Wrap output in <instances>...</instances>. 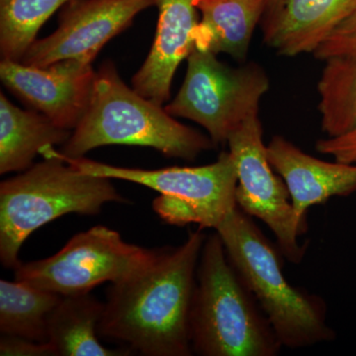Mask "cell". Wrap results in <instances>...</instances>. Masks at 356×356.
<instances>
[{
	"instance_id": "cell-1",
	"label": "cell",
	"mask_w": 356,
	"mask_h": 356,
	"mask_svg": "<svg viewBox=\"0 0 356 356\" xmlns=\"http://www.w3.org/2000/svg\"><path fill=\"white\" fill-rule=\"evenodd\" d=\"M207 236L191 232L177 248L161 250L149 266L112 283L98 336L145 356H191L189 316L199 259Z\"/></svg>"
},
{
	"instance_id": "cell-2",
	"label": "cell",
	"mask_w": 356,
	"mask_h": 356,
	"mask_svg": "<svg viewBox=\"0 0 356 356\" xmlns=\"http://www.w3.org/2000/svg\"><path fill=\"white\" fill-rule=\"evenodd\" d=\"M152 147L168 158L195 161L216 145L178 122L163 105L129 88L111 60L96 72L88 109L60 153L83 158L105 146Z\"/></svg>"
},
{
	"instance_id": "cell-3",
	"label": "cell",
	"mask_w": 356,
	"mask_h": 356,
	"mask_svg": "<svg viewBox=\"0 0 356 356\" xmlns=\"http://www.w3.org/2000/svg\"><path fill=\"white\" fill-rule=\"evenodd\" d=\"M189 327L192 350L201 356H275L282 348L217 232L199 259Z\"/></svg>"
},
{
	"instance_id": "cell-4",
	"label": "cell",
	"mask_w": 356,
	"mask_h": 356,
	"mask_svg": "<svg viewBox=\"0 0 356 356\" xmlns=\"http://www.w3.org/2000/svg\"><path fill=\"white\" fill-rule=\"evenodd\" d=\"M216 232L281 346L295 350L336 339L327 324L324 299L288 282L280 252L252 216L236 205Z\"/></svg>"
},
{
	"instance_id": "cell-5",
	"label": "cell",
	"mask_w": 356,
	"mask_h": 356,
	"mask_svg": "<svg viewBox=\"0 0 356 356\" xmlns=\"http://www.w3.org/2000/svg\"><path fill=\"white\" fill-rule=\"evenodd\" d=\"M0 184V261L19 266V252L33 232L70 213L96 215L105 204L128 203L111 179L79 170L56 156Z\"/></svg>"
},
{
	"instance_id": "cell-6",
	"label": "cell",
	"mask_w": 356,
	"mask_h": 356,
	"mask_svg": "<svg viewBox=\"0 0 356 356\" xmlns=\"http://www.w3.org/2000/svg\"><path fill=\"white\" fill-rule=\"evenodd\" d=\"M41 156H56L88 175L126 180L149 187L161 195L154 200V212L166 224L184 227L198 225L214 229L235 209L238 185L235 161L229 152L202 166H172L159 170L121 168L84 158H69L49 147Z\"/></svg>"
},
{
	"instance_id": "cell-7",
	"label": "cell",
	"mask_w": 356,
	"mask_h": 356,
	"mask_svg": "<svg viewBox=\"0 0 356 356\" xmlns=\"http://www.w3.org/2000/svg\"><path fill=\"white\" fill-rule=\"evenodd\" d=\"M269 79L257 64L233 67L214 54L194 48L187 58L184 83L165 108L175 118L195 122L216 146L250 117L259 115Z\"/></svg>"
},
{
	"instance_id": "cell-8",
	"label": "cell",
	"mask_w": 356,
	"mask_h": 356,
	"mask_svg": "<svg viewBox=\"0 0 356 356\" xmlns=\"http://www.w3.org/2000/svg\"><path fill=\"white\" fill-rule=\"evenodd\" d=\"M161 250L126 243L118 232L98 225L72 236L48 259L21 262L14 273L16 280L62 296L83 294L125 280L149 266Z\"/></svg>"
},
{
	"instance_id": "cell-9",
	"label": "cell",
	"mask_w": 356,
	"mask_h": 356,
	"mask_svg": "<svg viewBox=\"0 0 356 356\" xmlns=\"http://www.w3.org/2000/svg\"><path fill=\"white\" fill-rule=\"evenodd\" d=\"M227 144L238 175V207L261 220L275 235L283 257L299 264L308 250V243L301 245L299 236L306 234L308 224L297 218L286 184L269 163L259 115L243 122Z\"/></svg>"
},
{
	"instance_id": "cell-10",
	"label": "cell",
	"mask_w": 356,
	"mask_h": 356,
	"mask_svg": "<svg viewBox=\"0 0 356 356\" xmlns=\"http://www.w3.org/2000/svg\"><path fill=\"white\" fill-rule=\"evenodd\" d=\"M156 0H69L60 8L58 28L36 39L21 63L46 67L67 58L91 63L110 40L132 25Z\"/></svg>"
},
{
	"instance_id": "cell-11",
	"label": "cell",
	"mask_w": 356,
	"mask_h": 356,
	"mask_svg": "<svg viewBox=\"0 0 356 356\" xmlns=\"http://www.w3.org/2000/svg\"><path fill=\"white\" fill-rule=\"evenodd\" d=\"M96 72L91 63L77 58L35 67L1 60L2 83L30 108L58 127L74 130L88 109Z\"/></svg>"
},
{
	"instance_id": "cell-12",
	"label": "cell",
	"mask_w": 356,
	"mask_h": 356,
	"mask_svg": "<svg viewBox=\"0 0 356 356\" xmlns=\"http://www.w3.org/2000/svg\"><path fill=\"white\" fill-rule=\"evenodd\" d=\"M197 1L156 0V36L144 64L134 74L132 88L163 106L170 100L177 67L194 50V31L200 20Z\"/></svg>"
},
{
	"instance_id": "cell-13",
	"label": "cell",
	"mask_w": 356,
	"mask_h": 356,
	"mask_svg": "<svg viewBox=\"0 0 356 356\" xmlns=\"http://www.w3.org/2000/svg\"><path fill=\"white\" fill-rule=\"evenodd\" d=\"M266 154L286 184L295 214L301 221H307L312 206L356 191V165L322 161L304 153L282 136H274L266 146Z\"/></svg>"
},
{
	"instance_id": "cell-14",
	"label": "cell",
	"mask_w": 356,
	"mask_h": 356,
	"mask_svg": "<svg viewBox=\"0 0 356 356\" xmlns=\"http://www.w3.org/2000/svg\"><path fill=\"white\" fill-rule=\"evenodd\" d=\"M356 10V0H283L264 23V42L278 55L314 54Z\"/></svg>"
},
{
	"instance_id": "cell-15",
	"label": "cell",
	"mask_w": 356,
	"mask_h": 356,
	"mask_svg": "<svg viewBox=\"0 0 356 356\" xmlns=\"http://www.w3.org/2000/svg\"><path fill=\"white\" fill-rule=\"evenodd\" d=\"M269 0H198L200 20L194 48L245 62L255 28L266 15Z\"/></svg>"
},
{
	"instance_id": "cell-16",
	"label": "cell",
	"mask_w": 356,
	"mask_h": 356,
	"mask_svg": "<svg viewBox=\"0 0 356 356\" xmlns=\"http://www.w3.org/2000/svg\"><path fill=\"white\" fill-rule=\"evenodd\" d=\"M72 131L34 109H21L0 93V173L24 172L43 149L65 145Z\"/></svg>"
},
{
	"instance_id": "cell-17",
	"label": "cell",
	"mask_w": 356,
	"mask_h": 356,
	"mask_svg": "<svg viewBox=\"0 0 356 356\" xmlns=\"http://www.w3.org/2000/svg\"><path fill=\"white\" fill-rule=\"evenodd\" d=\"M104 304L89 293L63 296L51 312L48 341L60 356H127L130 348H105L98 339L97 327Z\"/></svg>"
},
{
	"instance_id": "cell-18",
	"label": "cell",
	"mask_w": 356,
	"mask_h": 356,
	"mask_svg": "<svg viewBox=\"0 0 356 356\" xmlns=\"http://www.w3.org/2000/svg\"><path fill=\"white\" fill-rule=\"evenodd\" d=\"M62 295L16 280H0V331L48 343V323Z\"/></svg>"
},
{
	"instance_id": "cell-19",
	"label": "cell",
	"mask_w": 356,
	"mask_h": 356,
	"mask_svg": "<svg viewBox=\"0 0 356 356\" xmlns=\"http://www.w3.org/2000/svg\"><path fill=\"white\" fill-rule=\"evenodd\" d=\"M318 83L322 131L337 138L356 131V56H334Z\"/></svg>"
},
{
	"instance_id": "cell-20",
	"label": "cell",
	"mask_w": 356,
	"mask_h": 356,
	"mask_svg": "<svg viewBox=\"0 0 356 356\" xmlns=\"http://www.w3.org/2000/svg\"><path fill=\"white\" fill-rule=\"evenodd\" d=\"M69 0H0L1 60L21 62L42 26Z\"/></svg>"
},
{
	"instance_id": "cell-21",
	"label": "cell",
	"mask_w": 356,
	"mask_h": 356,
	"mask_svg": "<svg viewBox=\"0 0 356 356\" xmlns=\"http://www.w3.org/2000/svg\"><path fill=\"white\" fill-rule=\"evenodd\" d=\"M313 55L322 60L334 56H356V10L330 35Z\"/></svg>"
},
{
	"instance_id": "cell-22",
	"label": "cell",
	"mask_w": 356,
	"mask_h": 356,
	"mask_svg": "<svg viewBox=\"0 0 356 356\" xmlns=\"http://www.w3.org/2000/svg\"><path fill=\"white\" fill-rule=\"evenodd\" d=\"M1 356H56L55 348L50 343H39L24 337L6 336L0 339Z\"/></svg>"
},
{
	"instance_id": "cell-23",
	"label": "cell",
	"mask_w": 356,
	"mask_h": 356,
	"mask_svg": "<svg viewBox=\"0 0 356 356\" xmlns=\"http://www.w3.org/2000/svg\"><path fill=\"white\" fill-rule=\"evenodd\" d=\"M316 149L318 153L329 154L339 163L356 165V131L341 137L320 140Z\"/></svg>"
},
{
	"instance_id": "cell-24",
	"label": "cell",
	"mask_w": 356,
	"mask_h": 356,
	"mask_svg": "<svg viewBox=\"0 0 356 356\" xmlns=\"http://www.w3.org/2000/svg\"><path fill=\"white\" fill-rule=\"evenodd\" d=\"M282 2L283 0H269L268 7H267L266 14L268 13H273V11L275 10V9H277L278 7L281 6Z\"/></svg>"
}]
</instances>
